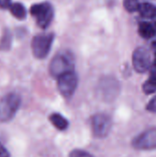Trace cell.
<instances>
[{"instance_id": "1", "label": "cell", "mask_w": 156, "mask_h": 157, "mask_svg": "<svg viewBox=\"0 0 156 157\" xmlns=\"http://www.w3.org/2000/svg\"><path fill=\"white\" fill-rule=\"evenodd\" d=\"M74 61L73 55L69 52H64L55 55L50 63V74L53 77H59L62 75L74 71Z\"/></svg>"}, {"instance_id": "2", "label": "cell", "mask_w": 156, "mask_h": 157, "mask_svg": "<svg viewBox=\"0 0 156 157\" xmlns=\"http://www.w3.org/2000/svg\"><path fill=\"white\" fill-rule=\"evenodd\" d=\"M21 103L17 94L9 93L0 98V121H9L17 113Z\"/></svg>"}, {"instance_id": "3", "label": "cell", "mask_w": 156, "mask_h": 157, "mask_svg": "<svg viewBox=\"0 0 156 157\" xmlns=\"http://www.w3.org/2000/svg\"><path fill=\"white\" fill-rule=\"evenodd\" d=\"M53 40V33H40L36 35L31 42V50L33 55L37 59L45 58L51 51Z\"/></svg>"}, {"instance_id": "4", "label": "cell", "mask_w": 156, "mask_h": 157, "mask_svg": "<svg viewBox=\"0 0 156 157\" xmlns=\"http://www.w3.org/2000/svg\"><path fill=\"white\" fill-rule=\"evenodd\" d=\"M30 14L36 17V21L39 27L46 29L50 26L53 18V7L48 2L35 4L30 8Z\"/></svg>"}, {"instance_id": "5", "label": "cell", "mask_w": 156, "mask_h": 157, "mask_svg": "<svg viewBox=\"0 0 156 157\" xmlns=\"http://www.w3.org/2000/svg\"><path fill=\"white\" fill-rule=\"evenodd\" d=\"M91 126L93 133L97 138H104L108 135L111 131L112 121L109 116L99 113L96 114L91 119Z\"/></svg>"}, {"instance_id": "6", "label": "cell", "mask_w": 156, "mask_h": 157, "mask_svg": "<svg viewBox=\"0 0 156 157\" xmlns=\"http://www.w3.org/2000/svg\"><path fill=\"white\" fill-rule=\"evenodd\" d=\"M77 85H78V77L74 71L65 73L58 77V82H57L58 89L60 93L65 98H69L74 93Z\"/></svg>"}, {"instance_id": "7", "label": "cell", "mask_w": 156, "mask_h": 157, "mask_svg": "<svg viewBox=\"0 0 156 157\" xmlns=\"http://www.w3.org/2000/svg\"><path fill=\"white\" fill-rule=\"evenodd\" d=\"M132 146L137 150H154L156 149V128H150L132 141Z\"/></svg>"}, {"instance_id": "8", "label": "cell", "mask_w": 156, "mask_h": 157, "mask_svg": "<svg viewBox=\"0 0 156 157\" xmlns=\"http://www.w3.org/2000/svg\"><path fill=\"white\" fill-rule=\"evenodd\" d=\"M132 64L136 72L143 74L151 67V55L144 47H138L132 54Z\"/></svg>"}, {"instance_id": "9", "label": "cell", "mask_w": 156, "mask_h": 157, "mask_svg": "<svg viewBox=\"0 0 156 157\" xmlns=\"http://www.w3.org/2000/svg\"><path fill=\"white\" fill-rule=\"evenodd\" d=\"M138 11L141 17L144 18H154L156 16V6L151 3L140 4Z\"/></svg>"}, {"instance_id": "10", "label": "cell", "mask_w": 156, "mask_h": 157, "mask_svg": "<svg viewBox=\"0 0 156 157\" xmlns=\"http://www.w3.org/2000/svg\"><path fill=\"white\" fill-rule=\"evenodd\" d=\"M139 34L143 39H151L156 34L155 28L149 22H142L139 25Z\"/></svg>"}, {"instance_id": "11", "label": "cell", "mask_w": 156, "mask_h": 157, "mask_svg": "<svg viewBox=\"0 0 156 157\" xmlns=\"http://www.w3.org/2000/svg\"><path fill=\"white\" fill-rule=\"evenodd\" d=\"M50 121L57 130H60V131H64L65 129H67L69 125L68 121L63 116L58 113L51 114L50 116Z\"/></svg>"}, {"instance_id": "12", "label": "cell", "mask_w": 156, "mask_h": 157, "mask_svg": "<svg viewBox=\"0 0 156 157\" xmlns=\"http://www.w3.org/2000/svg\"><path fill=\"white\" fill-rule=\"evenodd\" d=\"M9 10L11 14L17 19H24L27 16V10L21 3H13L9 6Z\"/></svg>"}, {"instance_id": "13", "label": "cell", "mask_w": 156, "mask_h": 157, "mask_svg": "<svg viewBox=\"0 0 156 157\" xmlns=\"http://www.w3.org/2000/svg\"><path fill=\"white\" fill-rule=\"evenodd\" d=\"M11 42H12L11 32L8 29H6L3 32V35L0 40V50H3V51L8 50L10 48Z\"/></svg>"}, {"instance_id": "14", "label": "cell", "mask_w": 156, "mask_h": 157, "mask_svg": "<svg viewBox=\"0 0 156 157\" xmlns=\"http://www.w3.org/2000/svg\"><path fill=\"white\" fill-rule=\"evenodd\" d=\"M143 91L147 95H150V94L156 92V80L149 78L143 85Z\"/></svg>"}, {"instance_id": "15", "label": "cell", "mask_w": 156, "mask_h": 157, "mask_svg": "<svg viewBox=\"0 0 156 157\" xmlns=\"http://www.w3.org/2000/svg\"><path fill=\"white\" fill-rule=\"evenodd\" d=\"M139 5H140V3L138 2V0H124V2H123L124 8L128 12L138 11Z\"/></svg>"}, {"instance_id": "16", "label": "cell", "mask_w": 156, "mask_h": 157, "mask_svg": "<svg viewBox=\"0 0 156 157\" xmlns=\"http://www.w3.org/2000/svg\"><path fill=\"white\" fill-rule=\"evenodd\" d=\"M69 157H93V155L83 150H74L73 152H71Z\"/></svg>"}, {"instance_id": "17", "label": "cell", "mask_w": 156, "mask_h": 157, "mask_svg": "<svg viewBox=\"0 0 156 157\" xmlns=\"http://www.w3.org/2000/svg\"><path fill=\"white\" fill-rule=\"evenodd\" d=\"M146 109H147L148 111L156 112V96L155 97H154V98L150 100V102L148 103Z\"/></svg>"}, {"instance_id": "18", "label": "cell", "mask_w": 156, "mask_h": 157, "mask_svg": "<svg viewBox=\"0 0 156 157\" xmlns=\"http://www.w3.org/2000/svg\"><path fill=\"white\" fill-rule=\"evenodd\" d=\"M0 157H9V153L3 144H0Z\"/></svg>"}, {"instance_id": "19", "label": "cell", "mask_w": 156, "mask_h": 157, "mask_svg": "<svg viewBox=\"0 0 156 157\" xmlns=\"http://www.w3.org/2000/svg\"><path fill=\"white\" fill-rule=\"evenodd\" d=\"M11 5V0H0V8H8Z\"/></svg>"}, {"instance_id": "20", "label": "cell", "mask_w": 156, "mask_h": 157, "mask_svg": "<svg viewBox=\"0 0 156 157\" xmlns=\"http://www.w3.org/2000/svg\"><path fill=\"white\" fill-rule=\"evenodd\" d=\"M150 78L156 80V65H153L150 67Z\"/></svg>"}, {"instance_id": "21", "label": "cell", "mask_w": 156, "mask_h": 157, "mask_svg": "<svg viewBox=\"0 0 156 157\" xmlns=\"http://www.w3.org/2000/svg\"><path fill=\"white\" fill-rule=\"evenodd\" d=\"M152 49L154 51V52H156V40H154L152 44Z\"/></svg>"}, {"instance_id": "22", "label": "cell", "mask_w": 156, "mask_h": 157, "mask_svg": "<svg viewBox=\"0 0 156 157\" xmlns=\"http://www.w3.org/2000/svg\"><path fill=\"white\" fill-rule=\"evenodd\" d=\"M154 65H156V52H155V54H154Z\"/></svg>"}, {"instance_id": "23", "label": "cell", "mask_w": 156, "mask_h": 157, "mask_svg": "<svg viewBox=\"0 0 156 157\" xmlns=\"http://www.w3.org/2000/svg\"><path fill=\"white\" fill-rule=\"evenodd\" d=\"M154 27L155 28V29H156V16H155V17H154Z\"/></svg>"}]
</instances>
